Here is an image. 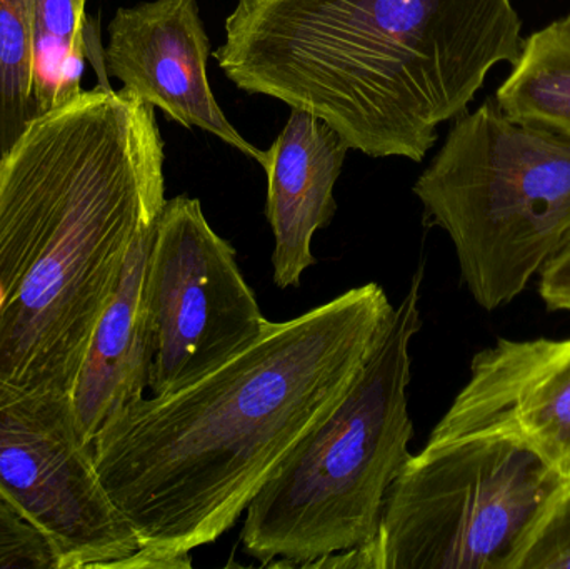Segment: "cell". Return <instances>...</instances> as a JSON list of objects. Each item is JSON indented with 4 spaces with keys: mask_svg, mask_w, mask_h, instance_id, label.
Returning a JSON list of instances; mask_svg holds the SVG:
<instances>
[{
    "mask_svg": "<svg viewBox=\"0 0 570 569\" xmlns=\"http://www.w3.org/2000/svg\"><path fill=\"white\" fill-rule=\"evenodd\" d=\"M392 311L379 284L354 287L271 321L200 380L114 414L94 438V461L140 547L190 555L234 528L351 386Z\"/></svg>",
    "mask_w": 570,
    "mask_h": 569,
    "instance_id": "obj_1",
    "label": "cell"
},
{
    "mask_svg": "<svg viewBox=\"0 0 570 569\" xmlns=\"http://www.w3.org/2000/svg\"><path fill=\"white\" fill-rule=\"evenodd\" d=\"M156 107L106 84L0 160V377L72 393L137 234L166 204Z\"/></svg>",
    "mask_w": 570,
    "mask_h": 569,
    "instance_id": "obj_2",
    "label": "cell"
},
{
    "mask_svg": "<svg viewBox=\"0 0 570 569\" xmlns=\"http://www.w3.org/2000/svg\"><path fill=\"white\" fill-rule=\"evenodd\" d=\"M522 46L512 0H237L213 56L237 89L318 117L351 149L422 163Z\"/></svg>",
    "mask_w": 570,
    "mask_h": 569,
    "instance_id": "obj_3",
    "label": "cell"
},
{
    "mask_svg": "<svg viewBox=\"0 0 570 569\" xmlns=\"http://www.w3.org/2000/svg\"><path fill=\"white\" fill-rule=\"evenodd\" d=\"M422 277L424 266L351 386L247 507L240 541L263 567L312 568L377 538L389 488L412 458L407 387Z\"/></svg>",
    "mask_w": 570,
    "mask_h": 569,
    "instance_id": "obj_4",
    "label": "cell"
},
{
    "mask_svg": "<svg viewBox=\"0 0 570 569\" xmlns=\"http://www.w3.org/2000/svg\"><path fill=\"white\" fill-rule=\"evenodd\" d=\"M454 120L412 190L425 223L451 237L475 303L495 311L570 241V136L512 119L492 99Z\"/></svg>",
    "mask_w": 570,
    "mask_h": 569,
    "instance_id": "obj_5",
    "label": "cell"
},
{
    "mask_svg": "<svg viewBox=\"0 0 570 569\" xmlns=\"http://www.w3.org/2000/svg\"><path fill=\"white\" fill-rule=\"evenodd\" d=\"M564 483L508 438L425 444L389 488L374 543L312 568L515 569Z\"/></svg>",
    "mask_w": 570,
    "mask_h": 569,
    "instance_id": "obj_6",
    "label": "cell"
},
{
    "mask_svg": "<svg viewBox=\"0 0 570 569\" xmlns=\"http://www.w3.org/2000/svg\"><path fill=\"white\" fill-rule=\"evenodd\" d=\"M0 497L46 538L59 569H119L140 548L100 481L69 394L0 377Z\"/></svg>",
    "mask_w": 570,
    "mask_h": 569,
    "instance_id": "obj_7",
    "label": "cell"
},
{
    "mask_svg": "<svg viewBox=\"0 0 570 569\" xmlns=\"http://www.w3.org/2000/svg\"><path fill=\"white\" fill-rule=\"evenodd\" d=\"M236 256L207 223L199 199L166 200L146 274L153 396L174 393L213 373L266 331L271 321Z\"/></svg>",
    "mask_w": 570,
    "mask_h": 569,
    "instance_id": "obj_8",
    "label": "cell"
},
{
    "mask_svg": "<svg viewBox=\"0 0 570 569\" xmlns=\"http://www.w3.org/2000/svg\"><path fill=\"white\" fill-rule=\"evenodd\" d=\"M468 436L508 438L570 481V337L498 340L479 351L428 444Z\"/></svg>",
    "mask_w": 570,
    "mask_h": 569,
    "instance_id": "obj_9",
    "label": "cell"
},
{
    "mask_svg": "<svg viewBox=\"0 0 570 569\" xmlns=\"http://www.w3.org/2000/svg\"><path fill=\"white\" fill-rule=\"evenodd\" d=\"M102 50L106 76L166 112L186 129L199 127L239 153L266 164L220 109L207 77L210 40L197 0H153L120 7L110 20Z\"/></svg>",
    "mask_w": 570,
    "mask_h": 569,
    "instance_id": "obj_10",
    "label": "cell"
},
{
    "mask_svg": "<svg viewBox=\"0 0 570 569\" xmlns=\"http://www.w3.org/2000/svg\"><path fill=\"white\" fill-rule=\"evenodd\" d=\"M351 147L328 124L301 109L266 150V214L273 227V279L279 290L301 286L314 266L312 239L337 210L334 186Z\"/></svg>",
    "mask_w": 570,
    "mask_h": 569,
    "instance_id": "obj_11",
    "label": "cell"
},
{
    "mask_svg": "<svg viewBox=\"0 0 570 569\" xmlns=\"http://www.w3.org/2000/svg\"><path fill=\"white\" fill-rule=\"evenodd\" d=\"M156 224L144 226L134 239L70 393L80 433L89 444L114 414L140 400L149 387L154 354L146 274Z\"/></svg>",
    "mask_w": 570,
    "mask_h": 569,
    "instance_id": "obj_12",
    "label": "cell"
},
{
    "mask_svg": "<svg viewBox=\"0 0 570 569\" xmlns=\"http://www.w3.org/2000/svg\"><path fill=\"white\" fill-rule=\"evenodd\" d=\"M505 116L570 136V23L558 20L524 39L495 92Z\"/></svg>",
    "mask_w": 570,
    "mask_h": 569,
    "instance_id": "obj_13",
    "label": "cell"
},
{
    "mask_svg": "<svg viewBox=\"0 0 570 569\" xmlns=\"http://www.w3.org/2000/svg\"><path fill=\"white\" fill-rule=\"evenodd\" d=\"M87 0H36L33 100L37 114L82 92Z\"/></svg>",
    "mask_w": 570,
    "mask_h": 569,
    "instance_id": "obj_14",
    "label": "cell"
},
{
    "mask_svg": "<svg viewBox=\"0 0 570 569\" xmlns=\"http://www.w3.org/2000/svg\"><path fill=\"white\" fill-rule=\"evenodd\" d=\"M36 0H0V160L36 119Z\"/></svg>",
    "mask_w": 570,
    "mask_h": 569,
    "instance_id": "obj_15",
    "label": "cell"
},
{
    "mask_svg": "<svg viewBox=\"0 0 570 569\" xmlns=\"http://www.w3.org/2000/svg\"><path fill=\"white\" fill-rule=\"evenodd\" d=\"M515 569H570V481L542 514Z\"/></svg>",
    "mask_w": 570,
    "mask_h": 569,
    "instance_id": "obj_16",
    "label": "cell"
},
{
    "mask_svg": "<svg viewBox=\"0 0 570 569\" xmlns=\"http://www.w3.org/2000/svg\"><path fill=\"white\" fill-rule=\"evenodd\" d=\"M0 569H59L46 538L0 497Z\"/></svg>",
    "mask_w": 570,
    "mask_h": 569,
    "instance_id": "obj_17",
    "label": "cell"
},
{
    "mask_svg": "<svg viewBox=\"0 0 570 569\" xmlns=\"http://www.w3.org/2000/svg\"><path fill=\"white\" fill-rule=\"evenodd\" d=\"M539 296L549 311L570 313V241L539 273Z\"/></svg>",
    "mask_w": 570,
    "mask_h": 569,
    "instance_id": "obj_18",
    "label": "cell"
},
{
    "mask_svg": "<svg viewBox=\"0 0 570 569\" xmlns=\"http://www.w3.org/2000/svg\"><path fill=\"white\" fill-rule=\"evenodd\" d=\"M189 555H170L140 547L132 557L119 565L120 569H179L190 568Z\"/></svg>",
    "mask_w": 570,
    "mask_h": 569,
    "instance_id": "obj_19",
    "label": "cell"
},
{
    "mask_svg": "<svg viewBox=\"0 0 570 569\" xmlns=\"http://www.w3.org/2000/svg\"><path fill=\"white\" fill-rule=\"evenodd\" d=\"M566 20H568V22L570 23V12H569L568 19H566Z\"/></svg>",
    "mask_w": 570,
    "mask_h": 569,
    "instance_id": "obj_20",
    "label": "cell"
}]
</instances>
